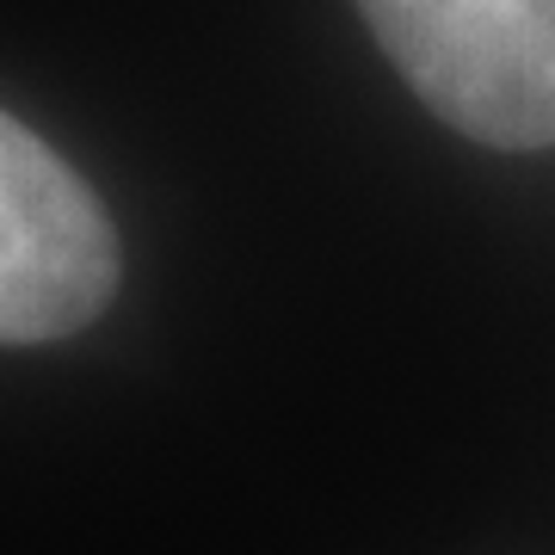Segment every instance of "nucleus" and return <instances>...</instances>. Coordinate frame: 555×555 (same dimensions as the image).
<instances>
[{"instance_id": "1", "label": "nucleus", "mask_w": 555, "mask_h": 555, "mask_svg": "<svg viewBox=\"0 0 555 555\" xmlns=\"http://www.w3.org/2000/svg\"><path fill=\"white\" fill-rule=\"evenodd\" d=\"M383 56L488 149H555V0H358Z\"/></svg>"}, {"instance_id": "2", "label": "nucleus", "mask_w": 555, "mask_h": 555, "mask_svg": "<svg viewBox=\"0 0 555 555\" xmlns=\"http://www.w3.org/2000/svg\"><path fill=\"white\" fill-rule=\"evenodd\" d=\"M118 291V229L87 179L0 112V346L68 339Z\"/></svg>"}]
</instances>
